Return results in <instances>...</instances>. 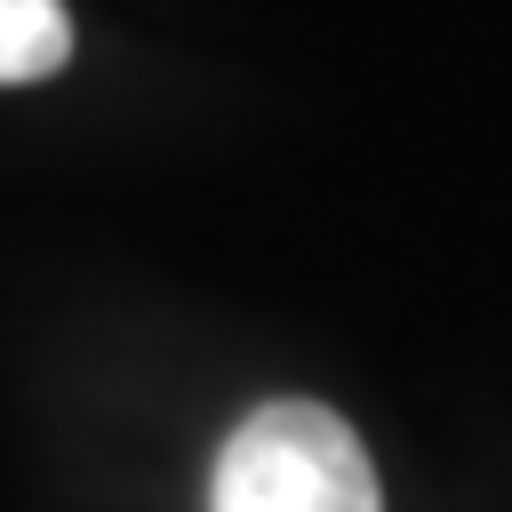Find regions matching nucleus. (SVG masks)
Returning a JSON list of instances; mask_svg holds the SVG:
<instances>
[{
    "label": "nucleus",
    "mask_w": 512,
    "mask_h": 512,
    "mask_svg": "<svg viewBox=\"0 0 512 512\" xmlns=\"http://www.w3.org/2000/svg\"><path fill=\"white\" fill-rule=\"evenodd\" d=\"M208 512H384L360 432L320 400H264L216 448Z\"/></svg>",
    "instance_id": "1"
},
{
    "label": "nucleus",
    "mask_w": 512,
    "mask_h": 512,
    "mask_svg": "<svg viewBox=\"0 0 512 512\" xmlns=\"http://www.w3.org/2000/svg\"><path fill=\"white\" fill-rule=\"evenodd\" d=\"M72 56V16L64 0H0V88L48 80Z\"/></svg>",
    "instance_id": "2"
}]
</instances>
